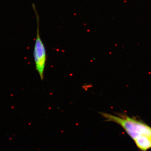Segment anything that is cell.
Wrapping results in <instances>:
<instances>
[{"label": "cell", "mask_w": 151, "mask_h": 151, "mask_svg": "<svg viewBox=\"0 0 151 151\" xmlns=\"http://www.w3.org/2000/svg\"><path fill=\"white\" fill-rule=\"evenodd\" d=\"M99 113L106 122H113L121 126L133 140L143 135L151 137V127L142 121L122 113L117 115L104 112Z\"/></svg>", "instance_id": "obj_1"}, {"label": "cell", "mask_w": 151, "mask_h": 151, "mask_svg": "<svg viewBox=\"0 0 151 151\" xmlns=\"http://www.w3.org/2000/svg\"><path fill=\"white\" fill-rule=\"evenodd\" d=\"M32 8L35 13L37 25L36 37L34 47V59L36 70L39 75L41 80L43 81L47 60L46 49L40 35L39 17L34 4H32Z\"/></svg>", "instance_id": "obj_2"}, {"label": "cell", "mask_w": 151, "mask_h": 151, "mask_svg": "<svg viewBox=\"0 0 151 151\" xmlns=\"http://www.w3.org/2000/svg\"><path fill=\"white\" fill-rule=\"evenodd\" d=\"M137 147L142 151H147L151 148V137L148 136H140L134 140Z\"/></svg>", "instance_id": "obj_3"}]
</instances>
